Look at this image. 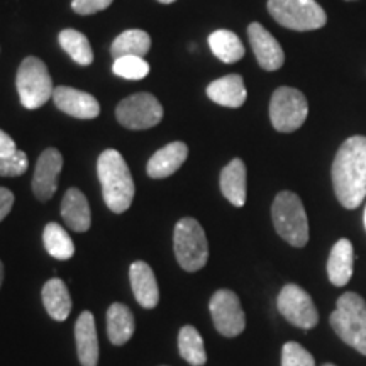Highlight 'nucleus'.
Listing matches in <instances>:
<instances>
[{
    "label": "nucleus",
    "mask_w": 366,
    "mask_h": 366,
    "mask_svg": "<svg viewBox=\"0 0 366 366\" xmlns=\"http://www.w3.org/2000/svg\"><path fill=\"white\" fill-rule=\"evenodd\" d=\"M53 102L59 111L76 119H95L100 114L99 100L94 95L71 86H56L53 92Z\"/></svg>",
    "instance_id": "nucleus-14"
},
{
    "label": "nucleus",
    "mask_w": 366,
    "mask_h": 366,
    "mask_svg": "<svg viewBox=\"0 0 366 366\" xmlns=\"http://www.w3.org/2000/svg\"><path fill=\"white\" fill-rule=\"evenodd\" d=\"M114 0H73L71 7L76 14L81 16H90V14H97L104 9H107Z\"/></svg>",
    "instance_id": "nucleus-32"
},
{
    "label": "nucleus",
    "mask_w": 366,
    "mask_h": 366,
    "mask_svg": "<svg viewBox=\"0 0 366 366\" xmlns=\"http://www.w3.org/2000/svg\"><path fill=\"white\" fill-rule=\"evenodd\" d=\"M334 194L342 207L356 209L366 197V137L353 136L337 149L332 163Z\"/></svg>",
    "instance_id": "nucleus-1"
},
{
    "label": "nucleus",
    "mask_w": 366,
    "mask_h": 366,
    "mask_svg": "<svg viewBox=\"0 0 366 366\" xmlns=\"http://www.w3.org/2000/svg\"><path fill=\"white\" fill-rule=\"evenodd\" d=\"M112 71L126 80H143L149 73V65L141 56H121L114 61Z\"/></svg>",
    "instance_id": "nucleus-29"
},
{
    "label": "nucleus",
    "mask_w": 366,
    "mask_h": 366,
    "mask_svg": "<svg viewBox=\"0 0 366 366\" xmlns=\"http://www.w3.org/2000/svg\"><path fill=\"white\" fill-rule=\"evenodd\" d=\"M2 282H4V264L0 262V287H2Z\"/></svg>",
    "instance_id": "nucleus-35"
},
{
    "label": "nucleus",
    "mask_w": 366,
    "mask_h": 366,
    "mask_svg": "<svg viewBox=\"0 0 366 366\" xmlns=\"http://www.w3.org/2000/svg\"><path fill=\"white\" fill-rule=\"evenodd\" d=\"M61 216L66 226L75 232H85L92 226L90 205L84 192L70 189L61 200Z\"/></svg>",
    "instance_id": "nucleus-18"
},
{
    "label": "nucleus",
    "mask_w": 366,
    "mask_h": 366,
    "mask_svg": "<svg viewBox=\"0 0 366 366\" xmlns=\"http://www.w3.org/2000/svg\"><path fill=\"white\" fill-rule=\"evenodd\" d=\"M221 192L236 207L246 204V164L242 159L236 158L224 167L221 172Z\"/></svg>",
    "instance_id": "nucleus-21"
},
{
    "label": "nucleus",
    "mask_w": 366,
    "mask_h": 366,
    "mask_svg": "<svg viewBox=\"0 0 366 366\" xmlns=\"http://www.w3.org/2000/svg\"><path fill=\"white\" fill-rule=\"evenodd\" d=\"M119 124L127 129H149L163 119V107L151 94H136L121 100L116 109Z\"/></svg>",
    "instance_id": "nucleus-9"
},
{
    "label": "nucleus",
    "mask_w": 366,
    "mask_h": 366,
    "mask_svg": "<svg viewBox=\"0 0 366 366\" xmlns=\"http://www.w3.org/2000/svg\"><path fill=\"white\" fill-rule=\"evenodd\" d=\"M365 227H366V209H365Z\"/></svg>",
    "instance_id": "nucleus-37"
},
{
    "label": "nucleus",
    "mask_w": 366,
    "mask_h": 366,
    "mask_svg": "<svg viewBox=\"0 0 366 366\" xmlns=\"http://www.w3.org/2000/svg\"><path fill=\"white\" fill-rule=\"evenodd\" d=\"M329 322L346 345L366 356V302L358 294H342Z\"/></svg>",
    "instance_id": "nucleus-3"
},
{
    "label": "nucleus",
    "mask_w": 366,
    "mask_h": 366,
    "mask_svg": "<svg viewBox=\"0 0 366 366\" xmlns=\"http://www.w3.org/2000/svg\"><path fill=\"white\" fill-rule=\"evenodd\" d=\"M21 104L29 111L43 107L49 99H53V80L48 66L36 56H27L21 63L16 79Z\"/></svg>",
    "instance_id": "nucleus-6"
},
{
    "label": "nucleus",
    "mask_w": 366,
    "mask_h": 366,
    "mask_svg": "<svg viewBox=\"0 0 366 366\" xmlns=\"http://www.w3.org/2000/svg\"><path fill=\"white\" fill-rule=\"evenodd\" d=\"M268 11L278 24L294 31H314L326 26V11L315 0H268Z\"/></svg>",
    "instance_id": "nucleus-7"
},
{
    "label": "nucleus",
    "mask_w": 366,
    "mask_h": 366,
    "mask_svg": "<svg viewBox=\"0 0 366 366\" xmlns=\"http://www.w3.org/2000/svg\"><path fill=\"white\" fill-rule=\"evenodd\" d=\"M278 310L288 322L300 329H312L319 322V312L307 292L295 283L282 288L277 300Z\"/></svg>",
    "instance_id": "nucleus-10"
},
{
    "label": "nucleus",
    "mask_w": 366,
    "mask_h": 366,
    "mask_svg": "<svg viewBox=\"0 0 366 366\" xmlns=\"http://www.w3.org/2000/svg\"><path fill=\"white\" fill-rule=\"evenodd\" d=\"M131 287L137 304L144 309H154L159 302V288L157 277L148 263L134 262L129 268Z\"/></svg>",
    "instance_id": "nucleus-15"
},
{
    "label": "nucleus",
    "mask_w": 366,
    "mask_h": 366,
    "mask_svg": "<svg viewBox=\"0 0 366 366\" xmlns=\"http://www.w3.org/2000/svg\"><path fill=\"white\" fill-rule=\"evenodd\" d=\"M158 2H162V4H172V2H175V0H158Z\"/></svg>",
    "instance_id": "nucleus-36"
},
{
    "label": "nucleus",
    "mask_w": 366,
    "mask_h": 366,
    "mask_svg": "<svg viewBox=\"0 0 366 366\" xmlns=\"http://www.w3.org/2000/svg\"><path fill=\"white\" fill-rule=\"evenodd\" d=\"M355 251L350 239H340L332 246L327 259L329 282L336 287H345L353 277Z\"/></svg>",
    "instance_id": "nucleus-19"
},
{
    "label": "nucleus",
    "mask_w": 366,
    "mask_h": 366,
    "mask_svg": "<svg viewBox=\"0 0 366 366\" xmlns=\"http://www.w3.org/2000/svg\"><path fill=\"white\" fill-rule=\"evenodd\" d=\"M207 95L212 102L222 107L237 109L246 102L248 92H246L244 80L241 75H227L207 86Z\"/></svg>",
    "instance_id": "nucleus-20"
},
{
    "label": "nucleus",
    "mask_w": 366,
    "mask_h": 366,
    "mask_svg": "<svg viewBox=\"0 0 366 366\" xmlns=\"http://www.w3.org/2000/svg\"><path fill=\"white\" fill-rule=\"evenodd\" d=\"M75 340L76 353L81 366H97L99 363V340L95 319L92 312L85 310L80 314L75 324Z\"/></svg>",
    "instance_id": "nucleus-16"
},
{
    "label": "nucleus",
    "mask_w": 366,
    "mask_h": 366,
    "mask_svg": "<svg viewBox=\"0 0 366 366\" xmlns=\"http://www.w3.org/2000/svg\"><path fill=\"white\" fill-rule=\"evenodd\" d=\"M43 304L49 317L59 322L66 320L71 312V297L66 283L59 278H51L46 282L43 287Z\"/></svg>",
    "instance_id": "nucleus-22"
},
{
    "label": "nucleus",
    "mask_w": 366,
    "mask_h": 366,
    "mask_svg": "<svg viewBox=\"0 0 366 366\" xmlns=\"http://www.w3.org/2000/svg\"><path fill=\"white\" fill-rule=\"evenodd\" d=\"M187 157H189V146L182 143V141H175V143H170L164 148L158 149L149 158L146 172L151 178L172 177L185 163Z\"/></svg>",
    "instance_id": "nucleus-17"
},
{
    "label": "nucleus",
    "mask_w": 366,
    "mask_h": 366,
    "mask_svg": "<svg viewBox=\"0 0 366 366\" xmlns=\"http://www.w3.org/2000/svg\"><path fill=\"white\" fill-rule=\"evenodd\" d=\"M272 217L278 236L290 246L304 248L309 241V221L300 197L294 192H280L274 197Z\"/></svg>",
    "instance_id": "nucleus-4"
},
{
    "label": "nucleus",
    "mask_w": 366,
    "mask_h": 366,
    "mask_svg": "<svg viewBox=\"0 0 366 366\" xmlns=\"http://www.w3.org/2000/svg\"><path fill=\"white\" fill-rule=\"evenodd\" d=\"M282 366H315V361L299 342H287L282 350Z\"/></svg>",
    "instance_id": "nucleus-30"
},
{
    "label": "nucleus",
    "mask_w": 366,
    "mask_h": 366,
    "mask_svg": "<svg viewBox=\"0 0 366 366\" xmlns=\"http://www.w3.org/2000/svg\"><path fill=\"white\" fill-rule=\"evenodd\" d=\"M17 151V146L14 143V139L7 132L0 129V157H11Z\"/></svg>",
    "instance_id": "nucleus-34"
},
{
    "label": "nucleus",
    "mask_w": 366,
    "mask_h": 366,
    "mask_svg": "<svg viewBox=\"0 0 366 366\" xmlns=\"http://www.w3.org/2000/svg\"><path fill=\"white\" fill-rule=\"evenodd\" d=\"M309 114V104L304 94L290 86L274 90L269 102V119L277 131L294 132L304 124Z\"/></svg>",
    "instance_id": "nucleus-8"
},
{
    "label": "nucleus",
    "mask_w": 366,
    "mask_h": 366,
    "mask_svg": "<svg viewBox=\"0 0 366 366\" xmlns=\"http://www.w3.org/2000/svg\"><path fill=\"white\" fill-rule=\"evenodd\" d=\"M59 44L70 54L73 61L81 66H89L94 61V51L85 34L75 29H65L59 33Z\"/></svg>",
    "instance_id": "nucleus-28"
},
{
    "label": "nucleus",
    "mask_w": 366,
    "mask_h": 366,
    "mask_svg": "<svg viewBox=\"0 0 366 366\" xmlns=\"http://www.w3.org/2000/svg\"><path fill=\"white\" fill-rule=\"evenodd\" d=\"M322 366H336V365H331V363H326V365H322Z\"/></svg>",
    "instance_id": "nucleus-38"
},
{
    "label": "nucleus",
    "mask_w": 366,
    "mask_h": 366,
    "mask_svg": "<svg viewBox=\"0 0 366 366\" xmlns=\"http://www.w3.org/2000/svg\"><path fill=\"white\" fill-rule=\"evenodd\" d=\"M97 175L104 202L116 214L126 212L134 199V180L127 163L117 149H105L99 157Z\"/></svg>",
    "instance_id": "nucleus-2"
},
{
    "label": "nucleus",
    "mask_w": 366,
    "mask_h": 366,
    "mask_svg": "<svg viewBox=\"0 0 366 366\" xmlns=\"http://www.w3.org/2000/svg\"><path fill=\"white\" fill-rule=\"evenodd\" d=\"M27 154L21 149L11 157H0V177H21L27 172Z\"/></svg>",
    "instance_id": "nucleus-31"
},
{
    "label": "nucleus",
    "mask_w": 366,
    "mask_h": 366,
    "mask_svg": "<svg viewBox=\"0 0 366 366\" xmlns=\"http://www.w3.org/2000/svg\"><path fill=\"white\" fill-rule=\"evenodd\" d=\"M151 38L146 31L141 29H129L119 34L111 46V54L116 58L121 56H141L149 51Z\"/></svg>",
    "instance_id": "nucleus-24"
},
{
    "label": "nucleus",
    "mask_w": 366,
    "mask_h": 366,
    "mask_svg": "<svg viewBox=\"0 0 366 366\" xmlns=\"http://www.w3.org/2000/svg\"><path fill=\"white\" fill-rule=\"evenodd\" d=\"M248 38L253 48V53L258 59L259 66L267 71H274L283 66L285 53H283L280 43L268 33L258 22H253L248 27Z\"/></svg>",
    "instance_id": "nucleus-13"
},
{
    "label": "nucleus",
    "mask_w": 366,
    "mask_h": 366,
    "mask_svg": "<svg viewBox=\"0 0 366 366\" xmlns=\"http://www.w3.org/2000/svg\"><path fill=\"white\" fill-rule=\"evenodd\" d=\"M43 242L44 248L48 251L49 256L56 259H70L75 254V244H73L71 237L68 236V232L56 222H49L44 227L43 232Z\"/></svg>",
    "instance_id": "nucleus-27"
},
{
    "label": "nucleus",
    "mask_w": 366,
    "mask_h": 366,
    "mask_svg": "<svg viewBox=\"0 0 366 366\" xmlns=\"http://www.w3.org/2000/svg\"><path fill=\"white\" fill-rule=\"evenodd\" d=\"M107 334L112 345L122 346L134 334V317L124 304H112L107 310Z\"/></svg>",
    "instance_id": "nucleus-23"
},
{
    "label": "nucleus",
    "mask_w": 366,
    "mask_h": 366,
    "mask_svg": "<svg viewBox=\"0 0 366 366\" xmlns=\"http://www.w3.org/2000/svg\"><path fill=\"white\" fill-rule=\"evenodd\" d=\"M173 249L177 262L185 272H199L207 264L209 242L204 227L192 217H183L177 222L173 234Z\"/></svg>",
    "instance_id": "nucleus-5"
},
{
    "label": "nucleus",
    "mask_w": 366,
    "mask_h": 366,
    "mask_svg": "<svg viewBox=\"0 0 366 366\" xmlns=\"http://www.w3.org/2000/svg\"><path fill=\"white\" fill-rule=\"evenodd\" d=\"M214 326L222 336L236 337L244 331L246 315L242 312L239 297L232 290H217L209 304Z\"/></svg>",
    "instance_id": "nucleus-11"
},
{
    "label": "nucleus",
    "mask_w": 366,
    "mask_h": 366,
    "mask_svg": "<svg viewBox=\"0 0 366 366\" xmlns=\"http://www.w3.org/2000/svg\"><path fill=\"white\" fill-rule=\"evenodd\" d=\"M178 351L187 363L192 366H202L207 363L204 340L194 326H183L178 334Z\"/></svg>",
    "instance_id": "nucleus-26"
},
{
    "label": "nucleus",
    "mask_w": 366,
    "mask_h": 366,
    "mask_svg": "<svg viewBox=\"0 0 366 366\" xmlns=\"http://www.w3.org/2000/svg\"><path fill=\"white\" fill-rule=\"evenodd\" d=\"M14 205V194L9 189L0 187V222L9 216Z\"/></svg>",
    "instance_id": "nucleus-33"
},
{
    "label": "nucleus",
    "mask_w": 366,
    "mask_h": 366,
    "mask_svg": "<svg viewBox=\"0 0 366 366\" xmlns=\"http://www.w3.org/2000/svg\"><path fill=\"white\" fill-rule=\"evenodd\" d=\"M209 46L212 53L221 59L222 63H236L244 58V46H242L241 39L227 29L214 31L209 36Z\"/></svg>",
    "instance_id": "nucleus-25"
},
{
    "label": "nucleus",
    "mask_w": 366,
    "mask_h": 366,
    "mask_svg": "<svg viewBox=\"0 0 366 366\" xmlns=\"http://www.w3.org/2000/svg\"><path fill=\"white\" fill-rule=\"evenodd\" d=\"M63 170V157L58 149L48 148L41 153L33 177V192L41 202L53 199L58 189V177Z\"/></svg>",
    "instance_id": "nucleus-12"
}]
</instances>
